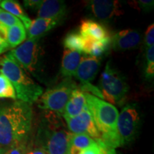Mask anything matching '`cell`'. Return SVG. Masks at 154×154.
<instances>
[{
	"label": "cell",
	"mask_w": 154,
	"mask_h": 154,
	"mask_svg": "<svg viewBox=\"0 0 154 154\" xmlns=\"http://www.w3.org/2000/svg\"><path fill=\"white\" fill-rule=\"evenodd\" d=\"M33 111L29 103L16 101L0 106V147L25 143L32 129Z\"/></svg>",
	"instance_id": "6da1fadb"
},
{
	"label": "cell",
	"mask_w": 154,
	"mask_h": 154,
	"mask_svg": "<svg viewBox=\"0 0 154 154\" xmlns=\"http://www.w3.org/2000/svg\"><path fill=\"white\" fill-rule=\"evenodd\" d=\"M84 95L86 106L101 134V140L107 146L113 149L121 146L117 132L119 111L116 108L90 94L84 93Z\"/></svg>",
	"instance_id": "7a4b0ae2"
},
{
	"label": "cell",
	"mask_w": 154,
	"mask_h": 154,
	"mask_svg": "<svg viewBox=\"0 0 154 154\" xmlns=\"http://www.w3.org/2000/svg\"><path fill=\"white\" fill-rule=\"evenodd\" d=\"M0 73L14 86L19 101L32 104L43 94L42 86L26 74L9 53L0 58Z\"/></svg>",
	"instance_id": "3957f363"
},
{
	"label": "cell",
	"mask_w": 154,
	"mask_h": 154,
	"mask_svg": "<svg viewBox=\"0 0 154 154\" xmlns=\"http://www.w3.org/2000/svg\"><path fill=\"white\" fill-rule=\"evenodd\" d=\"M70 134L65 129L59 114L52 111L45 113L38 136L41 148L46 153L66 154Z\"/></svg>",
	"instance_id": "277c9868"
},
{
	"label": "cell",
	"mask_w": 154,
	"mask_h": 154,
	"mask_svg": "<svg viewBox=\"0 0 154 154\" xmlns=\"http://www.w3.org/2000/svg\"><path fill=\"white\" fill-rule=\"evenodd\" d=\"M103 99L110 102L111 104H121L124 103L129 86L126 78L121 72L116 69L108 62L98 84Z\"/></svg>",
	"instance_id": "5b68a950"
},
{
	"label": "cell",
	"mask_w": 154,
	"mask_h": 154,
	"mask_svg": "<svg viewBox=\"0 0 154 154\" xmlns=\"http://www.w3.org/2000/svg\"><path fill=\"white\" fill-rule=\"evenodd\" d=\"M78 88L72 78L66 77L53 88H48L38 99V107L62 114L72 91Z\"/></svg>",
	"instance_id": "8992f818"
},
{
	"label": "cell",
	"mask_w": 154,
	"mask_h": 154,
	"mask_svg": "<svg viewBox=\"0 0 154 154\" xmlns=\"http://www.w3.org/2000/svg\"><path fill=\"white\" fill-rule=\"evenodd\" d=\"M140 113L136 103H130L123 108L117 119V132L121 146L131 143L138 135L140 128Z\"/></svg>",
	"instance_id": "52a82bcc"
},
{
	"label": "cell",
	"mask_w": 154,
	"mask_h": 154,
	"mask_svg": "<svg viewBox=\"0 0 154 154\" xmlns=\"http://www.w3.org/2000/svg\"><path fill=\"white\" fill-rule=\"evenodd\" d=\"M39 38H27L9 54L24 70L34 73L40 54Z\"/></svg>",
	"instance_id": "ba28073f"
},
{
	"label": "cell",
	"mask_w": 154,
	"mask_h": 154,
	"mask_svg": "<svg viewBox=\"0 0 154 154\" xmlns=\"http://www.w3.org/2000/svg\"><path fill=\"white\" fill-rule=\"evenodd\" d=\"M70 131L75 134H85L94 140L101 139V134L96 128L87 106L79 115L74 117L63 116Z\"/></svg>",
	"instance_id": "9c48e42d"
},
{
	"label": "cell",
	"mask_w": 154,
	"mask_h": 154,
	"mask_svg": "<svg viewBox=\"0 0 154 154\" xmlns=\"http://www.w3.org/2000/svg\"><path fill=\"white\" fill-rule=\"evenodd\" d=\"M88 5L92 14L101 20H109L124 13L122 6L119 1L93 0L88 2Z\"/></svg>",
	"instance_id": "30bf717a"
},
{
	"label": "cell",
	"mask_w": 154,
	"mask_h": 154,
	"mask_svg": "<svg viewBox=\"0 0 154 154\" xmlns=\"http://www.w3.org/2000/svg\"><path fill=\"white\" fill-rule=\"evenodd\" d=\"M141 43V35L138 31L125 29L120 31L111 36V47L116 51L134 49Z\"/></svg>",
	"instance_id": "8fae6325"
},
{
	"label": "cell",
	"mask_w": 154,
	"mask_h": 154,
	"mask_svg": "<svg viewBox=\"0 0 154 154\" xmlns=\"http://www.w3.org/2000/svg\"><path fill=\"white\" fill-rule=\"evenodd\" d=\"M101 59L92 57L82 58L75 76L82 84V85L91 84L99 72Z\"/></svg>",
	"instance_id": "7c38bea8"
},
{
	"label": "cell",
	"mask_w": 154,
	"mask_h": 154,
	"mask_svg": "<svg viewBox=\"0 0 154 154\" xmlns=\"http://www.w3.org/2000/svg\"><path fill=\"white\" fill-rule=\"evenodd\" d=\"M38 18L52 19L60 24L66 15V5L64 1L45 0L42 1L38 9Z\"/></svg>",
	"instance_id": "4fadbf2b"
},
{
	"label": "cell",
	"mask_w": 154,
	"mask_h": 154,
	"mask_svg": "<svg viewBox=\"0 0 154 154\" xmlns=\"http://www.w3.org/2000/svg\"><path fill=\"white\" fill-rule=\"evenodd\" d=\"M79 33L84 38H89L98 41H104L111 38V32L104 25L92 19L82 20Z\"/></svg>",
	"instance_id": "5bb4252c"
},
{
	"label": "cell",
	"mask_w": 154,
	"mask_h": 154,
	"mask_svg": "<svg viewBox=\"0 0 154 154\" xmlns=\"http://www.w3.org/2000/svg\"><path fill=\"white\" fill-rule=\"evenodd\" d=\"M82 58V54L79 51L65 49L63 51L60 73L63 76L69 77L75 76L76 69L78 68Z\"/></svg>",
	"instance_id": "9a60e30c"
},
{
	"label": "cell",
	"mask_w": 154,
	"mask_h": 154,
	"mask_svg": "<svg viewBox=\"0 0 154 154\" xmlns=\"http://www.w3.org/2000/svg\"><path fill=\"white\" fill-rule=\"evenodd\" d=\"M86 106L84 92L80 88H76L72 91L70 99L66 103L63 116L74 117L79 115Z\"/></svg>",
	"instance_id": "2e32d148"
},
{
	"label": "cell",
	"mask_w": 154,
	"mask_h": 154,
	"mask_svg": "<svg viewBox=\"0 0 154 154\" xmlns=\"http://www.w3.org/2000/svg\"><path fill=\"white\" fill-rule=\"evenodd\" d=\"M59 24V22L52 19L36 18L31 21L26 29V35L28 38H40Z\"/></svg>",
	"instance_id": "e0dca14e"
},
{
	"label": "cell",
	"mask_w": 154,
	"mask_h": 154,
	"mask_svg": "<svg viewBox=\"0 0 154 154\" xmlns=\"http://www.w3.org/2000/svg\"><path fill=\"white\" fill-rule=\"evenodd\" d=\"M84 44L83 52L89 57L100 59L106 54L111 47V39L104 41H98L89 38H84Z\"/></svg>",
	"instance_id": "ac0fdd59"
},
{
	"label": "cell",
	"mask_w": 154,
	"mask_h": 154,
	"mask_svg": "<svg viewBox=\"0 0 154 154\" xmlns=\"http://www.w3.org/2000/svg\"><path fill=\"white\" fill-rule=\"evenodd\" d=\"M26 38V29L22 23L15 24L12 26H7L5 29V35L3 38L9 44V48L14 49L22 42L25 41Z\"/></svg>",
	"instance_id": "d6986e66"
},
{
	"label": "cell",
	"mask_w": 154,
	"mask_h": 154,
	"mask_svg": "<svg viewBox=\"0 0 154 154\" xmlns=\"http://www.w3.org/2000/svg\"><path fill=\"white\" fill-rule=\"evenodd\" d=\"M96 141L85 134H71L66 154H79L84 149L95 144Z\"/></svg>",
	"instance_id": "ffe728a7"
},
{
	"label": "cell",
	"mask_w": 154,
	"mask_h": 154,
	"mask_svg": "<svg viewBox=\"0 0 154 154\" xmlns=\"http://www.w3.org/2000/svg\"><path fill=\"white\" fill-rule=\"evenodd\" d=\"M0 7L4 10L18 18L22 22L26 29L29 27L32 20L24 12V9L18 2L13 0H4L0 2Z\"/></svg>",
	"instance_id": "44dd1931"
},
{
	"label": "cell",
	"mask_w": 154,
	"mask_h": 154,
	"mask_svg": "<svg viewBox=\"0 0 154 154\" xmlns=\"http://www.w3.org/2000/svg\"><path fill=\"white\" fill-rule=\"evenodd\" d=\"M84 39L79 32L72 31L65 36L63 40V45L65 49L72 51L83 52Z\"/></svg>",
	"instance_id": "7402d4cb"
},
{
	"label": "cell",
	"mask_w": 154,
	"mask_h": 154,
	"mask_svg": "<svg viewBox=\"0 0 154 154\" xmlns=\"http://www.w3.org/2000/svg\"><path fill=\"white\" fill-rule=\"evenodd\" d=\"M0 99L16 100L17 96L14 86L5 76L0 73Z\"/></svg>",
	"instance_id": "603a6c76"
},
{
	"label": "cell",
	"mask_w": 154,
	"mask_h": 154,
	"mask_svg": "<svg viewBox=\"0 0 154 154\" xmlns=\"http://www.w3.org/2000/svg\"><path fill=\"white\" fill-rule=\"evenodd\" d=\"M145 66H144V76L146 79L151 81L154 76V47L146 49Z\"/></svg>",
	"instance_id": "cb8c5ba5"
},
{
	"label": "cell",
	"mask_w": 154,
	"mask_h": 154,
	"mask_svg": "<svg viewBox=\"0 0 154 154\" xmlns=\"http://www.w3.org/2000/svg\"><path fill=\"white\" fill-rule=\"evenodd\" d=\"M20 23L22 22L16 17L13 16L2 9H0V24L7 26H12Z\"/></svg>",
	"instance_id": "d4e9b609"
},
{
	"label": "cell",
	"mask_w": 154,
	"mask_h": 154,
	"mask_svg": "<svg viewBox=\"0 0 154 154\" xmlns=\"http://www.w3.org/2000/svg\"><path fill=\"white\" fill-rule=\"evenodd\" d=\"M144 43L146 49L150 47L153 46L154 44V24H152L148 27L146 29L145 34V39H144Z\"/></svg>",
	"instance_id": "484cf974"
},
{
	"label": "cell",
	"mask_w": 154,
	"mask_h": 154,
	"mask_svg": "<svg viewBox=\"0 0 154 154\" xmlns=\"http://www.w3.org/2000/svg\"><path fill=\"white\" fill-rule=\"evenodd\" d=\"M153 1L151 0H140V1L135 2V4L137 5L138 8L143 9L144 11H151L153 8Z\"/></svg>",
	"instance_id": "4316f807"
},
{
	"label": "cell",
	"mask_w": 154,
	"mask_h": 154,
	"mask_svg": "<svg viewBox=\"0 0 154 154\" xmlns=\"http://www.w3.org/2000/svg\"><path fill=\"white\" fill-rule=\"evenodd\" d=\"M96 143L95 144L87 149H84L79 154H101V146L98 140H96Z\"/></svg>",
	"instance_id": "83f0119b"
},
{
	"label": "cell",
	"mask_w": 154,
	"mask_h": 154,
	"mask_svg": "<svg viewBox=\"0 0 154 154\" xmlns=\"http://www.w3.org/2000/svg\"><path fill=\"white\" fill-rule=\"evenodd\" d=\"M25 146L24 143L12 146L6 149L4 154H24Z\"/></svg>",
	"instance_id": "f1b7e54d"
},
{
	"label": "cell",
	"mask_w": 154,
	"mask_h": 154,
	"mask_svg": "<svg viewBox=\"0 0 154 154\" xmlns=\"http://www.w3.org/2000/svg\"><path fill=\"white\" fill-rule=\"evenodd\" d=\"M41 0H26L24 1V5L26 8L32 9H38L42 5Z\"/></svg>",
	"instance_id": "f546056e"
},
{
	"label": "cell",
	"mask_w": 154,
	"mask_h": 154,
	"mask_svg": "<svg viewBox=\"0 0 154 154\" xmlns=\"http://www.w3.org/2000/svg\"><path fill=\"white\" fill-rule=\"evenodd\" d=\"M96 140H98V141H99L100 146H101V154H116L115 149H113V148L107 146L101 139Z\"/></svg>",
	"instance_id": "4dcf8cb0"
},
{
	"label": "cell",
	"mask_w": 154,
	"mask_h": 154,
	"mask_svg": "<svg viewBox=\"0 0 154 154\" xmlns=\"http://www.w3.org/2000/svg\"><path fill=\"white\" fill-rule=\"evenodd\" d=\"M9 49V44L0 36V54L6 52Z\"/></svg>",
	"instance_id": "1f68e13d"
},
{
	"label": "cell",
	"mask_w": 154,
	"mask_h": 154,
	"mask_svg": "<svg viewBox=\"0 0 154 154\" xmlns=\"http://www.w3.org/2000/svg\"><path fill=\"white\" fill-rule=\"evenodd\" d=\"M26 154H47L45 151L42 149L41 147H36L34 148L33 149H31Z\"/></svg>",
	"instance_id": "d6a6232c"
},
{
	"label": "cell",
	"mask_w": 154,
	"mask_h": 154,
	"mask_svg": "<svg viewBox=\"0 0 154 154\" xmlns=\"http://www.w3.org/2000/svg\"><path fill=\"white\" fill-rule=\"evenodd\" d=\"M5 150H6V149H3V148L0 147V154H4V153H5Z\"/></svg>",
	"instance_id": "836d02e7"
},
{
	"label": "cell",
	"mask_w": 154,
	"mask_h": 154,
	"mask_svg": "<svg viewBox=\"0 0 154 154\" xmlns=\"http://www.w3.org/2000/svg\"><path fill=\"white\" fill-rule=\"evenodd\" d=\"M0 2H1V1H0Z\"/></svg>",
	"instance_id": "e575fe53"
}]
</instances>
